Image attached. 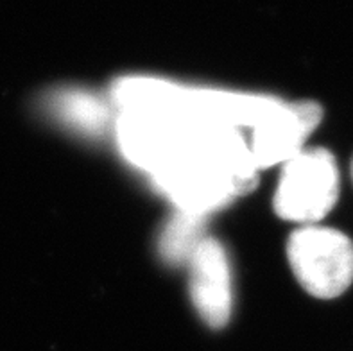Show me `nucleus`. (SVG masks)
Returning a JSON list of instances; mask_svg holds the SVG:
<instances>
[{
    "instance_id": "f257e3e1",
    "label": "nucleus",
    "mask_w": 353,
    "mask_h": 351,
    "mask_svg": "<svg viewBox=\"0 0 353 351\" xmlns=\"http://www.w3.org/2000/svg\"><path fill=\"white\" fill-rule=\"evenodd\" d=\"M151 176L179 210L206 215L255 190L259 167L241 129L196 119L178 149Z\"/></svg>"
},
{
    "instance_id": "f03ea898",
    "label": "nucleus",
    "mask_w": 353,
    "mask_h": 351,
    "mask_svg": "<svg viewBox=\"0 0 353 351\" xmlns=\"http://www.w3.org/2000/svg\"><path fill=\"white\" fill-rule=\"evenodd\" d=\"M339 199L336 156L325 147L303 149L283 163L273 197L274 214L291 223L316 224Z\"/></svg>"
},
{
    "instance_id": "7ed1b4c3",
    "label": "nucleus",
    "mask_w": 353,
    "mask_h": 351,
    "mask_svg": "<svg viewBox=\"0 0 353 351\" xmlns=\"http://www.w3.org/2000/svg\"><path fill=\"white\" fill-rule=\"evenodd\" d=\"M287 260L298 283L318 299H334L353 281V240L336 228L307 224L287 239Z\"/></svg>"
},
{
    "instance_id": "20e7f679",
    "label": "nucleus",
    "mask_w": 353,
    "mask_h": 351,
    "mask_svg": "<svg viewBox=\"0 0 353 351\" xmlns=\"http://www.w3.org/2000/svg\"><path fill=\"white\" fill-rule=\"evenodd\" d=\"M194 120L169 110H128L117 120V142L125 160L152 174L178 149Z\"/></svg>"
},
{
    "instance_id": "39448f33",
    "label": "nucleus",
    "mask_w": 353,
    "mask_h": 351,
    "mask_svg": "<svg viewBox=\"0 0 353 351\" xmlns=\"http://www.w3.org/2000/svg\"><path fill=\"white\" fill-rule=\"evenodd\" d=\"M323 119V108L314 101L285 103L274 99L251 128L250 151L256 167L268 169L285 163L303 151V143Z\"/></svg>"
},
{
    "instance_id": "423d86ee",
    "label": "nucleus",
    "mask_w": 353,
    "mask_h": 351,
    "mask_svg": "<svg viewBox=\"0 0 353 351\" xmlns=\"http://www.w3.org/2000/svg\"><path fill=\"white\" fill-rule=\"evenodd\" d=\"M188 290L194 308L206 325L221 330L232 317V267L224 245L205 237L188 258Z\"/></svg>"
},
{
    "instance_id": "0eeeda50",
    "label": "nucleus",
    "mask_w": 353,
    "mask_h": 351,
    "mask_svg": "<svg viewBox=\"0 0 353 351\" xmlns=\"http://www.w3.org/2000/svg\"><path fill=\"white\" fill-rule=\"evenodd\" d=\"M203 217L205 215L188 214L179 210L170 219L160 237L161 257L172 263L188 262L194 249L201 242L203 237Z\"/></svg>"
},
{
    "instance_id": "6e6552de",
    "label": "nucleus",
    "mask_w": 353,
    "mask_h": 351,
    "mask_svg": "<svg viewBox=\"0 0 353 351\" xmlns=\"http://www.w3.org/2000/svg\"><path fill=\"white\" fill-rule=\"evenodd\" d=\"M52 112L58 113L65 122L77 126L79 129L88 131H99L106 128L108 124V110L97 97L88 95L85 92H61L56 95V101L50 99Z\"/></svg>"
},
{
    "instance_id": "1a4fd4ad",
    "label": "nucleus",
    "mask_w": 353,
    "mask_h": 351,
    "mask_svg": "<svg viewBox=\"0 0 353 351\" xmlns=\"http://www.w3.org/2000/svg\"><path fill=\"white\" fill-rule=\"evenodd\" d=\"M352 179H353V158H352Z\"/></svg>"
}]
</instances>
